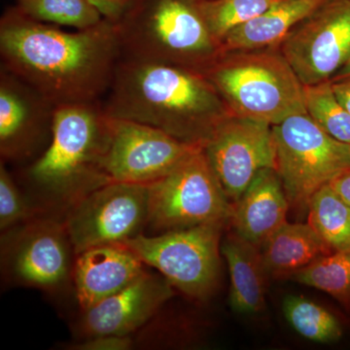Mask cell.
Returning <instances> with one entry per match:
<instances>
[{
  "label": "cell",
  "mask_w": 350,
  "mask_h": 350,
  "mask_svg": "<svg viewBox=\"0 0 350 350\" xmlns=\"http://www.w3.org/2000/svg\"><path fill=\"white\" fill-rule=\"evenodd\" d=\"M47 150L32 165L29 179L44 195L68 208L109 183L101 167L108 137L107 115L100 103L55 107Z\"/></svg>",
  "instance_id": "277c9868"
},
{
  "label": "cell",
  "mask_w": 350,
  "mask_h": 350,
  "mask_svg": "<svg viewBox=\"0 0 350 350\" xmlns=\"http://www.w3.org/2000/svg\"><path fill=\"white\" fill-rule=\"evenodd\" d=\"M103 105L105 114L165 131L204 147L232 114L204 73L174 64L121 57Z\"/></svg>",
  "instance_id": "7a4b0ae2"
},
{
  "label": "cell",
  "mask_w": 350,
  "mask_h": 350,
  "mask_svg": "<svg viewBox=\"0 0 350 350\" xmlns=\"http://www.w3.org/2000/svg\"><path fill=\"white\" fill-rule=\"evenodd\" d=\"M280 52L304 86L330 81L350 57V0H328L287 34Z\"/></svg>",
  "instance_id": "7c38bea8"
},
{
  "label": "cell",
  "mask_w": 350,
  "mask_h": 350,
  "mask_svg": "<svg viewBox=\"0 0 350 350\" xmlns=\"http://www.w3.org/2000/svg\"><path fill=\"white\" fill-rule=\"evenodd\" d=\"M327 1L328 0H280L261 15L229 32L220 42L221 54L278 45L297 25Z\"/></svg>",
  "instance_id": "ac0fdd59"
},
{
  "label": "cell",
  "mask_w": 350,
  "mask_h": 350,
  "mask_svg": "<svg viewBox=\"0 0 350 350\" xmlns=\"http://www.w3.org/2000/svg\"><path fill=\"white\" fill-rule=\"evenodd\" d=\"M269 278L293 276L315 260L334 252L308 223H284L261 247Z\"/></svg>",
  "instance_id": "ffe728a7"
},
{
  "label": "cell",
  "mask_w": 350,
  "mask_h": 350,
  "mask_svg": "<svg viewBox=\"0 0 350 350\" xmlns=\"http://www.w3.org/2000/svg\"><path fill=\"white\" fill-rule=\"evenodd\" d=\"M3 269L12 282L54 291L72 278L76 256L64 221L33 217L2 237Z\"/></svg>",
  "instance_id": "30bf717a"
},
{
  "label": "cell",
  "mask_w": 350,
  "mask_h": 350,
  "mask_svg": "<svg viewBox=\"0 0 350 350\" xmlns=\"http://www.w3.org/2000/svg\"><path fill=\"white\" fill-rule=\"evenodd\" d=\"M15 7L31 19L76 29H89L105 19L90 0H16Z\"/></svg>",
  "instance_id": "cb8c5ba5"
},
{
  "label": "cell",
  "mask_w": 350,
  "mask_h": 350,
  "mask_svg": "<svg viewBox=\"0 0 350 350\" xmlns=\"http://www.w3.org/2000/svg\"><path fill=\"white\" fill-rule=\"evenodd\" d=\"M280 0H200L211 34L220 44L229 32L261 15Z\"/></svg>",
  "instance_id": "d4e9b609"
},
{
  "label": "cell",
  "mask_w": 350,
  "mask_h": 350,
  "mask_svg": "<svg viewBox=\"0 0 350 350\" xmlns=\"http://www.w3.org/2000/svg\"><path fill=\"white\" fill-rule=\"evenodd\" d=\"M105 18L111 21L118 19L128 0H90Z\"/></svg>",
  "instance_id": "f546056e"
},
{
  "label": "cell",
  "mask_w": 350,
  "mask_h": 350,
  "mask_svg": "<svg viewBox=\"0 0 350 350\" xmlns=\"http://www.w3.org/2000/svg\"><path fill=\"white\" fill-rule=\"evenodd\" d=\"M33 209L21 194L3 163L0 167V229H12L36 217Z\"/></svg>",
  "instance_id": "4316f807"
},
{
  "label": "cell",
  "mask_w": 350,
  "mask_h": 350,
  "mask_svg": "<svg viewBox=\"0 0 350 350\" xmlns=\"http://www.w3.org/2000/svg\"><path fill=\"white\" fill-rule=\"evenodd\" d=\"M225 227L207 224L155 237L140 234L123 244L181 293L206 300L220 280V239Z\"/></svg>",
  "instance_id": "ba28073f"
},
{
  "label": "cell",
  "mask_w": 350,
  "mask_h": 350,
  "mask_svg": "<svg viewBox=\"0 0 350 350\" xmlns=\"http://www.w3.org/2000/svg\"><path fill=\"white\" fill-rule=\"evenodd\" d=\"M306 113L332 137L350 145V113L337 100L331 82L305 86Z\"/></svg>",
  "instance_id": "484cf974"
},
{
  "label": "cell",
  "mask_w": 350,
  "mask_h": 350,
  "mask_svg": "<svg viewBox=\"0 0 350 350\" xmlns=\"http://www.w3.org/2000/svg\"><path fill=\"white\" fill-rule=\"evenodd\" d=\"M350 75V57L349 61L347 62V64H345L344 68L340 69V71L337 73V75L334 76V77H342V76H347ZM333 77V78H334Z\"/></svg>",
  "instance_id": "1f68e13d"
},
{
  "label": "cell",
  "mask_w": 350,
  "mask_h": 350,
  "mask_svg": "<svg viewBox=\"0 0 350 350\" xmlns=\"http://www.w3.org/2000/svg\"><path fill=\"white\" fill-rule=\"evenodd\" d=\"M148 186L147 226L154 232L162 234L231 223L234 204L221 187L202 148L189 154L169 174Z\"/></svg>",
  "instance_id": "8992f818"
},
{
  "label": "cell",
  "mask_w": 350,
  "mask_h": 350,
  "mask_svg": "<svg viewBox=\"0 0 350 350\" xmlns=\"http://www.w3.org/2000/svg\"><path fill=\"white\" fill-rule=\"evenodd\" d=\"M75 350H128L133 347L129 336L101 335L85 338L81 342L70 345Z\"/></svg>",
  "instance_id": "83f0119b"
},
{
  "label": "cell",
  "mask_w": 350,
  "mask_h": 350,
  "mask_svg": "<svg viewBox=\"0 0 350 350\" xmlns=\"http://www.w3.org/2000/svg\"><path fill=\"white\" fill-rule=\"evenodd\" d=\"M113 22L123 57L206 73L221 55L200 0H128Z\"/></svg>",
  "instance_id": "3957f363"
},
{
  "label": "cell",
  "mask_w": 350,
  "mask_h": 350,
  "mask_svg": "<svg viewBox=\"0 0 350 350\" xmlns=\"http://www.w3.org/2000/svg\"><path fill=\"white\" fill-rule=\"evenodd\" d=\"M202 149L232 204L239 202L260 170L276 167L273 125L259 120L230 115Z\"/></svg>",
  "instance_id": "4fadbf2b"
},
{
  "label": "cell",
  "mask_w": 350,
  "mask_h": 350,
  "mask_svg": "<svg viewBox=\"0 0 350 350\" xmlns=\"http://www.w3.org/2000/svg\"><path fill=\"white\" fill-rule=\"evenodd\" d=\"M145 273L144 262L125 244H107L83 251L76 255L72 271L80 308H92Z\"/></svg>",
  "instance_id": "2e32d148"
},
{
  "label": "cell",
  "mask_w": 350,
  "mask_h": 350,
  "mask_svg": "<svg viewBox=\"0 0 350 350\" xmlns=\"http://www.w3.org/2000/svg\"><path fill=\"white\" fill-rule=\"evenodd\" d=\"M204 75L237 116L273 126L306 113L305 86L280 51L223 53Z\"/></svg>",
  "instance_id": "5b68a950"
},
{
  "label": "cell",
  "mask_w": 350,
  "mask_h": 350,
  "mask_svg": "<svg viewBox=\"0 0 350 350\" xmlns=\"http://www.w3.org/2000/svg\"><path fill=\"white\" fill-rule=\"evenodd\" d=\"M174 296V288L163 276L145 273L118 293L83 310L85 338L129 336L144 326Z\"/></svg>",
  "instance_id": "5bb4252c"
},
{
  "label": "cell",
  "mask_w": 350,
  "mask_h": 350,
  "mask_svg": "<svg viewBox=\"0 0 350 350\" xmlns=\"http://www.w3.org/2000/svg\"><path fill=\"white\" fill-rule=\"evenodd\" d=\"M221 253L231 278L229 301L232 310L241 314L261 312L266 308L269 276L260 248L232 232L221 245Z\"/></svg>",
  "instance_id": "d6986e66"
},
{
  "label": "cell",
  "mask_w": 350,
  "mask_h": 350,
  "mask_svg": "<svg viewBox=\"0 0 350 350\" xmlns=\"http://www.w3.org/2000/svg\"><path fill=\"white\" fill-rule=\"evenodd\" d=\"M282 310L292 328L306 340L330 344L342 338V327L337 317L310 299L288 296Z\"/></svg>",
  "instance_id": "7402d4cb"
},
{
  "label": "cell",
  "mask_w": 350,
  "mask_h": 350,
  "mask_svg": "<svg viewBox=\"0 0 350 350\" xmlns=\"http://www.w3.org/2000/svg\"><path fill=\"white\" fill-rule=\"evenodd\" d=\"M332 91L338 103L350 113V75L330 80Z\"/></svg>",
  "instance_id": "f1b7e54d"
},
{
  "label": "cell",
  "mask_w": 350,
  "mask_h": 350,
  "mask_svg": "<svg viewBox=\"0 0 350 350\" xmlns=\"http://www.w3.org/2000/svg\"><path fill=\"white\" fill-rule=\"evenodd\" d=\"M4 70L38 92L53 107L98 103L122 57L113 21L66 31L31 19L17 7L0 21Z\"/></svg>",
  "instance_id": "6da1fadb"
},
{
  "label": "cell",
  "mask_w": 350,
  "mask_h": 350,
  "mask_svg": "<svg viewBox=\"0 0 350 350\" xmlns=\"http://www.w3.org/2000/svg\"><path fill=\"white\" fill-rule=\"evenodd\" d=\"M101 167L110 181L149 184L162 178L202 147L184 144L154 126L107 115Z\"/></svg>",
  "instance_id": "8fae6325"
},
{
  "label": "cell",
  "mask_w": 350,
  "mask_h": 350,
  "mask_svg": "<svg viewBox=\"0 0 350 350\" xmlns=\"http://www.w3.org/2000/svg\"><path fill=\"white\" fill-rule=\"evenodd\" d=\"M292 278L325 292L350 310V251H334L324 255Z\"/></svg>",
  "instance_id": "603a6c76"
},
{
  "label": "cell",
  "mask_w": 350,
  "mask_h": 350,
  "mask_svg": "<svg viewBox=\"0 0 350 350\" xmlns=\"http://www.w3.org/2000/svg\"><path fill=\"white\" fill-rule=\"evenodd\" d=\"M308 223L332 251H350V206L329 184L310 200Z\"/></svg>",
  "instance_id": "44dd1931"
},
{
  "label": "cell",
  "mask_w": 350,
  "mask_h": 350,
  "mask_svg": "<svg viewBox=\"0 0 350 350\" xmlns=\"http://www.w3.org/2000/svg\"><path fill=\"white\" fill-rule=\"evenodd\" d=\"M289 207L278 170H261L234 204L230 225L234 234L260 248L287 222Z\"/></svg>",
  "instance_id": "e0dca14e"
},
{
  "label": "cell",
  "mask_w": 350,
  "mask_h": 350,
  "mask_svg": "<svg viewBox=\"0 0 350 350\" xmlns=\"http://www.w3.org/2000/svg\"><path fill=\"white\" fill-rule=\"evenodd\" d=\"M148 213V185L112 181L68 206L64 224L78 255L135 238L147 226Z\"/></svg>",
  "instance_id": "9c48e42d"
},
{
  "label": "cell",
  "mask_w": 350,
  "mask_h": 350,
  "mask_svg": "<svg viewBox=\"0 0 350 350\" xmlns=\"http://www.w3.org/2000/svg\"><path fill=\"white\" fill-rule=\"evenodd\" d=\"M276 167L290 207L308 213L313 195L350 167V145L329 135L308 113L273 126Z\"/></svg>",
  "instance_id": "52a82bcc"
},
{
  "label": "cell",
  "mask_w": 350,
  "mask_h": 350,
  "mask_svg": "<svg viewBox=\"0 0 350 350\" xmlns=\"http://www.w3.org/2000/svg\"><path fill=\"white\" fill-rule=\"evenodd\" d=\"M55 107L6 70L0 81V152L3 159L24 158L36 146Z\"/></svg>",
  "instance_id": "9a60e30c"
},
{
  "label": "cell",
  "mask_w": 350,
  "mask_h": 350,
  "mask_svg": "<svg viewBox=\"0 0 350 350\" xmlns=\"http://www.w3.org/2000/svg\"><path fill=\"white\" fill-rule=\"evenodd\" d=\"M329 186L347 206H350V167L332 179Z\"/></svg>",
  "instance_id": "4dcf8cb0"
}]
</instances>
